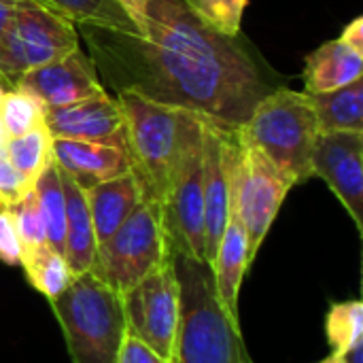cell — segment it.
Segmentation results:
<instances>
[{
	"mask_svg": "<svg viewBox=\"0 0 363 363\" xmlns=\"http://www.w3.org/2000/svg\"><path fill=\"white\" fill-rule=\"evenodd\" d=\"M134 28L74 23L98 77L117 94L191 111L238 130L272 89L236 38L206 23L185 0H119Z\"/></svg>",
	"mask_w": 363,
	"mask_h": 363,
	"instance_id": "obj_1",
	"label": "cell"
},
{
	"mask_svg": "<svg viewBox=\"0 0 363 363\" xmlns=\"http://www.w3.org/2000/svg\"><path fill=\"white\" fill-rule=\"evenodd\" d=\"M172 266L181 308L170 363H253L240 323L219 300L211 264L172 251Z\"/></svg>",
	"mask_w": 363,
	"mask_h": 363,
	"instance_id": "obj_2",
	"label": "cell"
},
{
	"mask_svg": "<svg viewBox=\"0 0 363 363\" xmlns=\"http://www.w3.org/2000/svg\"><path fill=\"white\" fill-rule=\"evenodd\" d=\"M115 98L125 117V151L143 198L164 206L179 160L200 115L123 89Z\"/></svg>",
	"mask_w": 363,
	"mask_h": 363,
	"instance_id": "obj_3",
	"label": "cell"
},
{
	"mask_svg": "<svg viewBox=\"0 0 363 363\" xmlns=\"http://www.w3.org/2000/svg\"><path fill=\"white\" fill-rule=\"evenodd\" d=\"M236 134L255 147L294 187L313 177V149L321 132L306 91L270 89Z\"/></svg>",
	"mask_w": 363,
	"mask_h": 363,
	"instance_id": "obj_4",
	"label": "cell"
},
{
	"mask_svg": "<svg viewBox=\"0 0 363 363\" xmlns=\"http://www.w3.org/2000/svg\"><path fill=\"white\" fill-rule=\"evenodd\" d=\"M72 363H115L125 336L121 296L91 272L74 277L51 302Z\"/></svg>",
	"mask_w": 363,
	"mask_h": 363,
	"instance_id": "obj_5",
	"label": "cell"
},
{
	"mask_svg": "<svg viewBox=\"0 0 363 363\" xmlns=\"http://www.w3.org/2000/svg\"><path fill=\"white\" fill-rule=\"evenodd\" d=\"M170 253L162 206L153 200H143L119 230L98 245L89 272L117 296H123L168 262Z\"/></svg>",
	"mask_w": 363,
	"mask_h": 363,
	"instance_id": "obj_6",
	"label": "cell"
},
{
	"mask_svg": "<svg viewBox=\"0 0 363 363\" xmlns=\"http://www.w3.org/2000/svg\"><path fill=\"white\" fill-rule=\"evenodd\" d=\"M291 187V181L285 179L255 147L247 145L234 130L230 208L238 215L247 232L251 259H255L259 247L264 245Z\"/></svg>",
	"mask_w": 363,
	"mask_h": 363,
	"instance_id": "obj_7",
	"label": "cell"
},
{
	"mask_svg": "<svg viewBox=\"0 0 363 363\" xmlns=\"http://www.w3.org/2000/svg\"><path fill=\"white\" fill-rule=\"evenodd\" d=\"M77 26L40 4H17L0 43V77L13 89L19 77L79 49Z\"/></svg>",
	"mask_w": 363,
	"mask_h": 363,
	"instance_id": "obj_8",
	"label": "cell"
},
{
	"mask_svg": "<svg viewBox=\"0 0 363 363\" xmlns=\"http://www.w3.org/2000/svg\"><path fill=\"white\" fill-rule=\"evenodd\" d=\"M204 121L191 130L168 196L164 200V225L170 247L196 262H206L204 255ZM208 264V262H206Z\"/></svg>",
	"mask_w": 363,
	"mask_h": 363,
	"instance_id": "obj_9",
	"label": "cell"
},
{
	"mask_svg": "<svg viewBox=\"0 0 363 363\" xmlns=\"http://www.w3.org/2000/svg\"><path fill=\"white\" fill-rule=\"evenodd\" d=\"M179 296L181 291L172 266V253L168 262L121 296L128 332L147 342L168 362L172 357L179 328Z\"/></svg>",
	"mask_w": 363,
	"mask_h": 363,
	"instance_id": "obj_10",
	"label": "cell"
},
{
	"mask_svg": "<svg viewBox=\"0 0 363 363\" xmlns=\"http://www.w3.org/2000/svg\"><path fill=\"white\" fill-rule=\"evenodd\" d=\"M313 177L328 183L363 232V134L321 132L313 149Z\"/></svg>",
	"mask_w": 363,
	"mask_h": 363,
	"instance_id": "obj_11",
	"label": "cell"
},
{
	"mask_svg": "<svg viewBox=\"0 0 363 363\" xmlns=\"http://www.w3.org/2000/svg\"><path fill=\"white\" fill-rule=\"evenodd\" d=\"M17 89L38 98L45 108L66 106L108 91L98 77L91 57L79 47L64 57L32 68L15 83Z\"/></svg>",
	"mask_w": 363,
	"mask_h": 363,
	"instance_id": "obj_12",
	"label": "cell"
},
{
	"mask_svg": "<svg viewBox=\"0 0 363 363\" xmlns=\"http://www.w3.org/2000/svg\"><path fill=\"white\" fill-rule=\"evenodd\" d=\"M45 125L53 138L111 145L125 151V117L119 100L108 91L66 106L47 108Z\"/></svg>",
	"mask_w": 363,
	"mask_h": 363,
	"instance_id": "obj_13",
	"label": "cell"
},
{
	"mask_svg": "<svg viewBox=\"0 0 363 363\" xmlns=\"http://www.w3.org/2000/svg\"><path fill=\"white\" fill-rule=\"evenodd\" d=\"M234 130L204 121V255L211 264L230 219V172Z\"/></svg>",
	"mask_w": 363,
	"mask_h": 363,
	"instance_id": "obj_14",
	"label": "cell"
},
{
	"mask_svg": "<svg viewBox=\"0 0 363 363\" xmlns=\"http://www.w3.org/2000/svg\"><path fill=\"white\" fill-rule=\"evenodd\" d=\"M53 162L81 189H89L130 170V157L123 149L68 138H53Z\"/></svg>",
	"mask_w": 363,
	"mask_h": 363,
	"instance_id": "obj_15",
	"label": "cell"
},
{
	"mask_svg": "<svg viewBox=\"0 0 363 363\" xmlns=\"http://www.w3.org/2000/svg\"><path fill=\"white\" fill-rule=\"evenodd\" d=\"M83 191H85L87 206H89V215H91V223H94L98 245L108 240L119 230V225L145 200L140 183L132 170H128L115 179L102 181V183L89 187V189H83Z\"/></svg>",
	"mask_w": 363,
	"mask_h": 363,
	"instance_id": "obj_16",
	"label": "cell"
},
{
	"mask_svg": "<svg viewBox=\"0 0 363 363\" xmlns=\"http://www.w3.org/2000/svg\"><path fill=\"white\" fill-rule=\"evenodd\" d=\"M251 264H253V259L249 255L247 232H245L238 215L230 208V219H228L223 236H221V240L217 245L211 268H213V274H215V285H217L219 300L236 321H238L240 285H242V279H245Z\"/></svg>",
	"mask_w": 363,
	"mask_h": 363,
	"instance_id": "obj_17",
	"label": "cell"
},
{
	"mask_svg": "<svg viewBox=\"0 0 363 363\" xmlns=\"http://www.w3.org/2000/svg\"><path fill=\"white\" fill-rule=\"evenodd\" d=\"M363 77V51L342 38L323 43L306 57L304 91L323 94L349 85Z\"/></svg>",
	"mask_w": 363,
	"mask_h": 363,
	"instance_id": "obj_18",
	"label": "cell"
},
{
	"mask_svg": "<svg viewBox=\"0 0 363 363\" xmlns=\"http://www.w3.org/2000/svg\"><path fill=\"white\" fill-rule=\"evenodd\" d=\"M64 198H66V234H64V259L72 277H81L91 270L98 240L85 200V191L60 170Z\"/></svg>",
	"mask_w": 363,
	"mask_h": 363,
	"instance_id": "obj_19",
	"label": "cell"
},
{
	"mask_svg": "<svg viewBox=\"0 0 363 363\" xmlns=\"http://www.w3.org/2000/svg\"><path fill=\"white\" fill-rule=\"evenodd\" d=\"M317 113L319 132L363 134V77L323 94H308Z\"/></svg>",
	"mask_w": 363,
	"mask_h": 363,
	"instance_id": "obj_20",
	"label": "cell"
},
{
	"mask_svg": "<svg viewBox=\"0 0 363 363\" xmlns=\"http://www.w3.org/2000/svg\"><path fill=\"white\" fill-rule=\"evenodd\" d=\"M34 196L45 223L47 247L64 255V234H66V198L62 174L55 162H51L40 177L34 181Z\"/></svg>",
	"mask_w": 363,
	"mask_h": 363,
	"instance_id": "obj_21",
	"label": "cell"
},
{
	"mask_svg": "<svg viewBox=\"0 0 363 363\" xmlns=\"http://www.w3.org/2000/svg\"><path fill=\"white\" fill-rule=\"evenodd\" d=\"M19 266H23V272H26L30 285L36 291H40L49 302H53L57 296H62L74 279L64 255L55 253L47 245L21 253Z\"/></svg>",
	"mask_w": 363,
	"mask_h": 363,
	"instance_id": "obj_22",
	"label": "cell"
},
{
	"mask_svg": "<svg viewBox=\"0 0 363 363\" xmlns=\"http://www.w3.org/2000/svg\"><path fill=\"white\" fill-rule=\"evenodd\" d=\"M4 155L34 185L40 172L53 162V136L43 123L21 136L9 138Z\"/></svg>",
	"mask_w": 363,
	"mask_h": 363,
	"instance_id": "obj_23",
	"label": "cell"
},
{
	"mask_svg": "<svg viewBox=\"0 0 363 363\" xmlns=\"http://www.w3.org/2000/svg\"><path fill=\"white\" fill-rule=\"evenodd\" d=\"M55 13H62L72 23H91L113 30H132L134 23L119 0H45Z\"/></svg>",
	"mask_w": 363,
	"mask_h": 363,
	"instance_id": "obj_24",
	"label": "cell"
},
{
	"mask_svg": "<svg viewBox=\"0 0 363 363\" xmlns=\"http://www.w3.org/2000/svg\"><path fill=\"white\" fill-rule=\"evenodd\" d=\"M325 336L334 355H345L363 345V304L359 300L336 302L325 315Z\"/></svg>",
	"mask_w": 363,
	"mask_h": 363,
	"instance_id": "obj_25",
	"label": "cell"
},
{
	"mask_svg": "<svg viewBox=\"0 0 363 363\" xmlns=\"http://www.w3.org/2000/svg\"><path fill=\"white\" fill-rule=\"evenodd\" d=\"M45 104L28 91L17 87L4 89L0 98V121L9 138L21 136L45 123Z\"/></svg>",
	"mask_w": 363,
	"mask_h": 363,
	"instance_id": "obj_26",
	"label": "cell"
},
{
	"mask_svg": "<svg viewBox=\"0 0 363 363\" xmlns=\"http://www.w3.org/2000/svg\"><path fill=\"white\" fill-rule=\"evenodd\" d=\"M13 217L19 242H21V253L38 249L43 245H47V236H45V223L40 217V208L34 196V189H30L17 204H13L11 208H6Z\"/></svg>",
	"mask_w": 363,
	"mask_h": 363,
	"instance_id": "obj_27",
	"label": "cell"
},
{
	"mask_svg": "<svg viewBox=\"0 0 363 363\" xmlns=\"http://www.w3.org/2000/svg\"><path fill=\"white\" fill-rule=\"evenodd\" d=\"M185 2L215 30L236 38L249 0H185Z\"/></svg>",
	"mask_w": 363,
	"mask_h": 363,
	"instance_id": "obj_28",
	"label": "cell"
},
{
	"mask_svg": "<svg viewBox=\"0 0 363 363\" xmlns=\"http://www.w3.org/2000/svg\"><path fill=\"white\" fill-rule=\"evenodd\" d=\"M34 185L9 162V157L0 155V208H11Z\"/></svg>",
	"mask_w": 363,
	"mask_h": 363,
	"instance_id": "obj_29",
	"label": "cell"
},
{
	"mask_svg": "<svg viewBox=\"0 0 363 363\" xmlns=\"http://www.w3.org/2000/svg\"><path fill=\"white\" fill-rule=\"evenodd\" d=\"M0 262L6 266L21 264V242L13 217L6 208H0Z\"/></svg>",
	"mask_w": 363,
	"mask_h": 363,
	"instance_id": "obj_30",
	"label": "cell"
},
{
	"mask_svg": "<svg viewBox=\"0 0 363 363\" xmlns=\"http://www.w3.org/2000/svg\"><path fill=\"white\" fill-rule=\"evenodd\" d=\"M115 363H170L164 359L162 355H157L147 342H143L140 338H136L134 334H130L125 330V336L121 340L119 353H117V362Z\"/></svg>",
	"mask_w": 363,
	"mask_h": 363,
	"instance_id": "obj_31",
	"label": "cell"
},
{
	"mask_svg": "<svg viewBox=\"0 0 363 363\" xmlns=\"http://www.w3.org/2000/svg\"><path fill=\"white\" fill-rule=\"evenodd\" d=\"M342 40H347L351 47L357 51H363V17H355L345 30H342Z\"/></svg>",
	"mask_w": 363,
	"mask_h": 363,
	"instance_id": "obj_32",
	"label": "cell"
},
{
	"mask_svg": "<svg viewBox=\"0 0 363 363\" xmlns=\"http://www.w3.org/2000/svg\"><path fill=\"white\" fill-rule=\"evenodd\" d=\"M13 15H15V4H9V2H0V43L13 21ZM2 79V77H0ZM4 83V81H2ZM6 87V85H4Z\"/></svg>",
	"mask_w": 363,
	"mask_h": 363,
	"instance_id": "obj_33",
	"label": "cell"
},
{
	"mask_svg": "<svg viewBox=\"0 0 363 363\" xmlns=\"http://www.w3.org/2000/svg\"><path fill=\"white\" fill-rule=\"evenodd\" d=\"M340 359L345 363H363V345L362 347H355V349H351L349 353H345V355H338Z\"/></svg>",
	"mask_w": 363,
	"mask_h": 363,
	"instance_id": "obj_34",
	"label": "cell"
},
{
	"mask_svg": "<svg viewBox=\"0 0 363 363\" xmlns=\"http://www.w3.org/2000/svg\"><path fill=\"white\" fill-rule=\"evenodd\" d=\"M0 2H9V4H40V6H47V9H51L45 0H0ZM53 11V9H51Z\"/></svg>",
	"mask_w": 363,
	"mask_h": 363,
	"instance_id": "obj_35",
	"label": "cell"
},
{
	"mask_svg": "<svg viewBox=\"0 0 363 363\" xmlns=\"http://www.w3.org/2000/svg\"><path fill=\"white\" fill-rule=\"evenodd\" d=\"M4 147H6V134H4V128L0 121V155H4Z\"/></svg>",
	"mask_w": 363,
	"mask_h": 363,
	"instance_id": "obj_36",
	"label": "cell"
},
{
	"mask_svg": "<svg viewBox=\"0 0 363 363\" xmlns=\"http://www.w3.org/2000/svg\"><path fill=\"white\" fill-rule=\"evenodd\" d=\"M317 363H345V362H342V359H340L338 355H334V353H332L330 357H325L323 362H317Z\"/></svg>",
	"mask_w": 363,
	"mask_h": 363,
	"instance_id": "obj_37",
	"label": "cell"
},
{
	"mask_svg": "<svg viewBox=\"0 0 363 363\" xmlns=\"http://www.w3.org/2000/svg\"><path fill=\"white\" fill-rule=\"evenodd\" d=\"M2 94H4V87L0 85V98H2Z\"/></svg>",
	"mask_w": 363,
	"mask_h": 363,
	"instance_id": "obj_38",
	"label": "cell"
},
{
	"mask_svg": "<svg viewBox=\"0 0 363 363\" xmlns=\"http://www.w3.org/2000/svg\"><path fill=\"white\" fill-rule=\"evenodd\" d=\"M0 85H2V87H4V83H2V79H0ZM4 89H6V87H4Z\"/></svg>",
	"mask_w": 363,
	"mask_h": 363,
	"instance_id": "obj_39",
	"label": "cell"
}]
</instances>
